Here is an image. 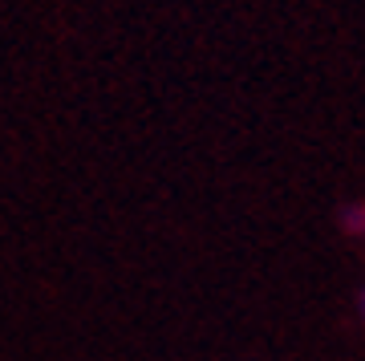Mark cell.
I'll list each match as a JSON object with an SVG mask.
<instances>
[{
  "instance_id": "1",
  "label": "cell",
  "mask_w": 365,
  "mask_h": 361,
  "mask_svg": "<svg viewBox=\"0 0 365 361\" xmlns=\"http://www.w3.org/2000/svg\"><path fill=\"white\" fill-rule=\"evenodd\" d=\"M341 228L349 235H365V203H349L341 211Z\"/></svg>"
},
{
  "instance_id": "2",
  "label": "cell",
  "mask_w": 365,
  "mask_h": 361,
  "mask_svg": "<svg viewBox=\"0 0 365 361\" xmlns=\"http://www.w3.org/2000/svg\"><path fill=\"white\" fill-rule=\"evenodd\" d=\"M361 317H365V293H361Z\"/></svg>"
}]
</instances>
